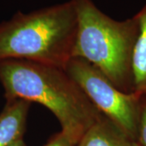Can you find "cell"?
<instances>
[{"mask_svg":"<svg viewBox=\"0 0 146 146\" xmlns=\"http://www.w3.org/2000/svg\"><path fill=\"white\" fill-rule=\"evenodd\" d=\"M134 17L139 26L132 59L134 92L146 95V3Z\"/></svg>","mask_w":146,"mask_h":146,"instance_id":"cell-7","label":"cell"},{"mask_svg":"<svg viewBox=\"0 0 146 146\" xmlns=\"http://www.w3.org/2000/svg\"><path fill=\"white\" fill-rule=\"evenodd\" d=\"M75 146H140L115 122L102 115Z\"/></svg>","mask_w":146,"mask_h":146,"instance_id":"cell-6","label":"cell"},{"mask_svg":"<svg viewBox=\"0 0 146 146\" xmlns=\"http://www.w3.org/2000/svg\"><path fill=\"white\" fill-rule=\"evenodd\" d=\"M136 141L140 146H146V95H142Z\"/></svg>","mask_w":146,"mask_h":146,"instance_id":"cell-8","label":"cell"},{"mask_svg":"<svg viewBox=\"0 0 146 146\" xmlns=\"http://www.w3.org/2000/svg\"><path fill=\"white\" fill-rule=\"evenodd\" d=\"M30 104L23 99L7 100L0 113V146H11L23 139Z\"/></svg>","mask_w":146,"mask_h":146,"instance_id":"cell-5","label":"cell"},{"mask_svg":"<svg viewBox=\"0 0 146 146\" xmlns=\"http://www.w3.org/2000/svg\"><path fill=\"white\" fill-rule=\"evenodd\" d=\"M11 146H27V145H26V144L25 143L24 140L22 139V140H20V141L15 142L14 144H12Z\"/></svg>","mask_w":146,"mask_h":146,"instance_id":"cell-10","label":"cell"},{"mask_svg":"<svg viewBox=\"0 0 146 146\" xmlns=\"http://www.w3.org/2000/svg\"><path fill=\"white\" fill-rule=\"evenodd\" d=\"M43 146H75L72 141L63 134L62 131L51 136L45 145Z\"/></svg>","mask_w":146,"mask_h":146,"instance_id":"cell-9","label":"cell"},{"mask_svg":"<svg viewBox=\"0 0 146 146\" xmlns=\"http://www.w3.org/2000/svg\"><path fill=\"white\" fill-rule=\"evenodd\" d=\"M65 70L106 117L136 141L142 95L121 91L83 58H72Z\"/></svg>","mask_w":146,"mask_h":146,"instance_id":"cell-4","label":"cell"},{"mask_svg":"<svg viewBox=\"0 0 146 146\" xmlns=\"http://www.w3.org/2000/svg\"><path fill=\"white\" fill-rule=\"evenodd\" d=\"M6 100L23 99L46 107L76 145L102 114L65 68L24 59L0 61Z\"/></svg>","mask_w":146,"mask_h":146,"instance_id":"cell-1","label":"cell"},{"mask_svg":"<svg viewBox=\"0 0 146 146\" xmlns=\"http://www.w3.org/2000/svg\"><path fill=\"white\" fill-rule=\"evenodd\" d=\"M77 14L72 0L0 24V61L24 59L65 68L73 58Z\"/></svg>","mask_w":146,"mask_h":146,"instance_id":"cell-2","label":"cell"},{"mask_svg":"<svg viewBox=\"0 0 146 146\" xmlns=\"http://www.w3.org/2000/svg\"><path fill=\"white\" fill-rule=\"evenodd\" d=\"M72 1L77 14L73 58L91 63L121 91L135 93L132 59L139 33L135 17L117 21L93 0Z\"/></svg>","mask_w":146,"mask_h":146,"instance_id":"cell-3","label":"cell"}]
</instances>
